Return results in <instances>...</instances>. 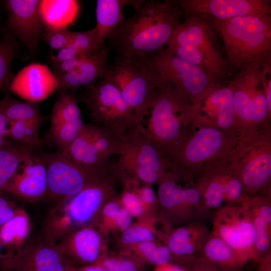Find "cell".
Returning a JSON list of instances; mask_svg holds the SVG:
<instances>
[{
    "instance_id": "obj_1",
    "label": "cell",
    "mask_w": 271,
    "mask_h": 271,
    "mask_svg": "<svg viewBox=\"0 0 271 271\" xmlns=\"http://www.w3.org/2000/svg\"><path fill=\"white\" fill-rule=\"evenodd\" d=\"M133 8V14L124 18L108 38L118 56H144L160 50L184 16L175 0H139Z\"/></svg>"
},
{
    "instance_id": "obj_2",
    "label": "cell",
    "mask_w": 271,
    "mask_h": 271,
    "mask_svg": "<svg viewBox=\"0 0 271 271\" xmlns=\"http://www.w3.org/2000/svg\"><path fill=\"white\" fill-rule=\"evenodd\" d=\"M207 20L221 41L232 75L240 70L271 60V15Z\"/></svg>"
},
{
    "instance_id": "obj_3",
    "label": "cell",
    "mask_w": 271,
    "mask_h": 271,
    "mask_svg": "<svg viewBox=\"0 0 271 271\" xmlns=\"http://www.w3.org/2000/svg\"><path fill=\"white\" fill-rule=\"evenodd\" d=\"M183 18L170 38L168 49L198 67L217 83L228 81L232 73L214 27L208 20L197 16Z\"/></svg>"
},
{
    "instance_id": "obj_4",
    "label": "cell",
    "mask_w": 271,
    "mask_h": 271,
    "mask_svg": "<svg viewBox=\"0 0 271 271\" xmlns=\"http://www.w3.org/2000/svg\"><path fill=\"white\" fill-rule=\"evenodd\" d=\"M180 142L166 156L170 172L189 177L232 158L238 138L195 120Z\"/></svg>"
},
{
    "instance_id": "obj_5",
    "label": "cell",
    "mask_w": 271,
    "mask_h": 271,
    "mask_svg": "<svg viewBox=\"0 0 271 271\" xmlns=\"http://www.w3.org/2000/svg\"><path fill=\"white\" fill-rule=\"evenodd\" d=\"M114 176L111 169L77 194L64 199L47 220V242L53 244L92 220L103 205L115 197Z\"/></svg>"
},
{
    "instance_id": "obj_6",
    "label": "cell",
    "mask_w": 271,
    "mask_h": 271,
    "mask_svg": "<svg viewBox=\"0 0 271 271\" xmlns=\"http://www.w3.org/2000/svg\"><path fill=\"white\" fill-rule=\"evenodd\" d=\"M107 78L117 87L137 117L143 122L162 89L158 74L149 55L116 56Z\"/></svg>"
},
{
    "instance_id": "obj_7",
    "label": "cell",
    "mask_w": 271,
    "mask_h": 271,
    "mask_svg": "<svg viewBox=\"0 0 271 271\" xmlns=\"http://www.w3.org/2000/svg\"><path fill=\"white\" fill-rule=\"evenodd\" d=\"M121 151L111 166L122 179L132 178L144 184L159 183L168 173L165 155L148 136L142 123L129 128L120 141Z\"/></svg>"
},
{
    "instance_id": "obj_8",
    "label": "cell",
    "mask_w": 271,
    "mask_h": 271,
    "mask_svg": "<svg viewBox=\"0 0 271 271\" xmlns=\"http://www.w3.org/2000/svg\"><path fill=\"white\" fill-rule=\"evenodd\" d=\"M150 138L165 156L183 139L194 119L192 103L168 88L161 90L150 110Z\"/></svg>"
},
{
    "instance_id": "obj_9",
    "label": "cell",
    "mask_w": 271,
    "mask_h": 271,
    "mask_svg": "<svg viewBox=\"0 0 271 271\" xmlns=\"http://www.w3.org/2000/svg\"><path fill=\"white\" fill-rule=\"evenodd\" d=\"M81 99L90 112L93 123L119 141L129 128L142 123L117 87L107 78L85 87Z\"/></svg>"
},
{
    "instance_id": "obj_10",
    "label": "cell",
    "mask_w": 271,
    "mask_h": 271,
    "mask_svg": "<svg viewBox=\"0 0 271 271\" xmlns=\"http://www.w3.org/2000/svg\"><path fill=\"white\" fill-rule=\"evenodd\" d=\"M234 148L230 166L240 180L244 198L252 196L271 177L269 136L253 128L243 130Z\"/></svg>"
},
{
    "instance_id": "obj_11",
    "label": "cell",
    "mask_w": 271,
    "mask_h": 271,
    "mask_svg": "<svg viewBox=\"0 0 271 271\" xmlns=\"http://www.w3.org/2000/svg\"><path fill=\"white\" fill-rule=\"evenodd\" d=\"M179 176L171 172L158 183V199L161 218L170 227L201 221L210 216L194 185L183 187L177 183Z\"/></svg>"
},
{
    "instance_id": "obj_12",
    "label": "cell",
    "mask_w": 271,
    "mask_h": 271,
    "mask_svg": "<svg viewBox=\"0 0 271 271\" xmlns=\"http://www.w3.org/2000/svg\"><path fill=\"white\" fill-rule=\"evenodd\" d=\"M149 56L162 88H170L191 102L209 87L219 84L197 66L172 53L167 46Z\"/></svg>"
},
{
    "instance_id": "obj_13",
    "label": "cell",
    "mask_w": 271,
    "mask_h": 271,
    "mask_svg": "<svg viewBox=\"0 0 271 271\" xmlns=\"http://www.w3.org/2000/svg\"><path fill=\"white\" fill-rule=\"evenodd\" d=\"M44 162L47 171L48 194L63 199L69 198L103 174L111 166L88 168L64 157L60 152L37 155Z\"/></svg>"
},
{
    "instance_id": "obj_14",
    "label": "cell",
    "mask_w": 271,
    "mask_h": 271,
    "mask_svg": "<svg viewBox=\"0 0 271 271\" xmlns=\"http://www.w3.org/2000/svg\"><path fill=\"white\" fill-rule=\"evenodd\" d=\"M263 64L240 70L229 80L236 122H263L270 115L261 80Z\"/></svg>"
},
{
    "instance_id": "obj_15",
    "label": "cell",
    "mask_w": 271,
    "mask_h": 271,
    "mask_svg": "<svg viewBox=\"0 0 271 271\" xmlns=\"http://www.w3.org/2000/svg\"><path fill=\"white\" fill-rule=\"evenodd\" d=\"M211 233L226 242L246 262H258L254 249V228L242 203L224 205L215 210Z\"/></svg>"
},
{
    "instance_id": "obj_16",
    "label": "cell",
    "mask_w": 271,
    "mask_h": 271,
    "mask_svg": "<svg viewBox=\"0 0 271 271\" xmlns=\"http://www.w3.org/2000/svg\"><path fill=\"white\" fill-rule=\"evenodd\" d=\"M121 146V142L104 128L93 123H85L77 138L66 150L60 153L81 166L99 168L107 165V160L111 156L118 155Z\"/></svg>"
},
{
    "instance_id": "obj_17",
    "label": "cell",
    "mask_w": 271,
    "mask_h": 271,
    "mask_svg": "<svg viewBox=\"0 0 271 271\" xmlns=\"http://www.w3.org/2000/svg\"><path fill=\"white\" fill-rule=\"evenodd\" d=\"M191 103L195 121L229 133L233 129L236 121L233 92L229 81L209 87Z\"/></svg>"
},
{
    "instance_id": "obj_18",
    "label": "cell",
    "mask_w": 271,
    "mask_h": 271,
    "mask_svg": "<svg viewBox=\"0 0 271 271\" xmlns=\"http://www.w3.org/2000/svg\"><path fill=\"white\" fill-rule=\"evenodd\" d=\"M184 16L195 15L205 19L271 15L270 0H175Z\"/></svg>"
},
{
    "instance_id": "obj_19",
    "label": "cell",
    "mask_w": 271,
    "mask_h": 271,
    "mask_svg": "<svg viewBox=\"0 0 271 271\" xmlns=\"http://www.w3.org/2000/svg\"><path fill=\"white\" fill-rule=\"evenodd\" d=\"M39 0H7L4 6L7 12V27L9 31L35 55L45 27L39 11Z\"/></svg>"
},
{
    "instance_id": "obj_20",
    "label": "cell",
    "mask_w": 271,
    "mask_h": 271,
    "mask_svg": "<svg viewBox=\"0 0 271 271\" xmlns=\"http://www.w3.org/2000/svg\"><path fill=\"white\" fill-rule=\"evenodd\" d=\"M58 87L57 78L47 65L33 63L15 76L9 90L25 101L37 103L47 98Z\"/></svg>"
},
{
    "instance_id": "obj_21",
    "label": "cell",
    "mask_w": 271,
    "mask_h": 271,
    "mask_svg": "<svg viewBox=\"0 0 271 271\" xmlns=\"http://www.w3.org/2000/svg\"><path fill=\"white\" fill-rule=\"evenodd\" d=\"M3 190L29 201L37 200L45 196L48 194V183L43 160L33 154L22 164Z\"/></svg>"
},
{
    "instance_id": "obj_22",
    "label": "cell",
    "mask_w": 271,
    "mask_h": 271,
    "mask_svg": "<svg viewBox=\"0 0 271 271\" xmlns=\"http://www.w3.org/2000/svg\"><path fill=\"white\" fill-rule=\"evenodd\" d=\"M71 266L56 246L47 242L26 246L2 269L5 271H68Z\"/></svg>"
},
{
    "instance_id": "obj_23",
    "label": "cell",
    "mask_w": 271,
    "mask_h": 271,
    "mask_svg": "<svg viewBox=\"0 0 271 271\" xmlns=\"http://www.w3.org/2000/svg\"><path fill=\"white\" fill-rule=\"evenodd\" d=\"M211 230L201 221H194L171 229L166 238V243L173 258L189 265L201 254L203 246Z\"/></svg>"
},
{
    "instance_id": "obj_24",
    "label": "cell",
    "mask_w": 271,
    "mask_h": 271,
    "mask_svg": "<svg viewBox=\"0 0 271 271\" xmlns=\"http://www.w3.org/2000/svg\"><path fill=\"white\" fill-rule=\"evenodd\" d=\"M108 48L104 44L89 57L82 58L74 70L55 74L58 83L57 90L62 93L86 87L107 78L111 70L108 64Z\"/></svg>"
},
{
    "instance_id": "obj_25",
    "label": "cell",
    "mask_w": 271,
    "mask_h": 271,
    "mask_svg": "<svg viewBox=\"0 0 271 271\" xmlns=\"http://www.w3.org/2000/svg\"><path fill=\"white\" fill-rule=\"evenodd\" d=\"M102 245L98 231L85 226L66 235L55 246L65 257L88 265L95 263L103 255Z\"/></svg>"
},
{
    "instance_id": "obj_26",
    "label": "cell",
    "mask_w": 271,
    "mask_h": 271,
    "mask_svg": "<svg viewBox=\"0 0 271 271\" xmlns=\"http://www.w3.org/2000/svg\"><path fill=\"white\" fill-rule=\"evenodd\" d=\"M242 205L251 219L255 233L254 249L258 262L270 251L271 203L268 198L251 196Z\"/></svg>"
},
{
    "instance_id": "obj_27",
    "label": "cell",
    "mask_w": 271,
    "mask_h": 271,
    "mask_svg": "<svg viewBox=\"0 0 271 271\" xmlns=\"http://www.w3.org/2000/svg\"><path fill=\"white\" fill-rule=\"evenodd\" d=\"M31 231L29 215L22 208H16L13 216L0 228V242L3 248L0 265L3 267L16 257L25 248Z\"/></svg>"
},
{
    "instance_id": "obj_28",
    "label": "cell",
    "mask_w": 271,
    "mask_h": 271,
    "mask_svg": "<svg viewBox=\"0 0 271 271\" xmlns=\"http://www.w3.org/2000/svg\"><path fill=\"white\" fill-rule=\"evenodd\" d=\"M138 0H98L96 8L95 29L99 48L102 47L116 28L124 18V7H132Z\"/></svg>"
},
{
    "instance_id": "obj_29",
    "label": "cell",
    "mask_w": 271,
    "mask_h": 271,
    "mask_svg": "<svg viewBox=\"0 0 271 271\" xmlns=\"http://www.w3.org/2000/svg\"><path fill=\"white\" fill-rule=\"evenodd\" d=\"M227 162L213 165L199 175L194 184L206 206L215 210L224 205L223 172Z\"/></svg>"
},
{
    "instance_id": "obj_30",
    "label": "cell",
    "mask_w": 271,
    "mask_h": 271,
    "mask_svg": "<svg viewBox=\"0 0 271 271\" xmlns=\"http://www.w3.org/2000/svg\"><path fill=\"white\" fill-rule=\"evenodd\" d=\"M200 256L218 268L235 271L241 269L246 263L226 242L211 233Z\"/></svg>"
},
{
    "instance_id": "obj_31",
    "label": "cell",
    "mask_w": 271,
    "mask_h": 271,
    "mask_svg": "<svg viewBox=\"0 0 271 271\" xmlns=\"http://www.w3.org/2000/svg\"><path fill=\"white\" fill-rule=\"evenodd\" d=\"M39 11L45 28H67L77 17L79 3L73 0L40 1Z\"/></svg>"
},
{
    "instance_id": "obj_32",
    "label": "cell",
    "mask_w": 271,
    "mask_h": 271,
    "mask_svg": "<svg viewBox=\"0 0 271 271\" xmlns=\"http://www.w3.org/2000/svg\"><path fill=\"white\" fill-rule=\"evenodd\" d=\"M36 148L11 139L0 150V191Z\"/></svg>"
},
{
    "instance_id": "obj_33",
    "label": "cell",
    "mask_w": 271,
    "mask_h": 271,
    "mask_svg": "<svg viewBox=\"0 0 271 271\" xmlns=\"http://www.w3.org/2000/svg\"><path fill=\"white\" fill-rule=\"evenodd\" d=\"M0 107L9 122L21 120L42 125L47 119L37 103L18 100L9 95L0 100Z\"/></svg>"
},
{
    "instance_id": "obj_34",
    "label": "cell",
    "mask_w": 271,
    "mask_h": 271,
    "mask_svg": "<svg viewBox=\"0 0 271 271\" xmlns=\"http://www.w3.org/2000/svg\"><path fill=\"white\" fill-rule=\"evenodd\" d=\"M18 43L10 36L0 38V92L9 90L15 75L12 64L19 50Z\"/></svg>"
},
{
    "instance_id": "obj_35",
    "label": "cell",
    "mask_w": 271,
    "mask_h": 271,
    "mask_svg": "<svg viewBox=\"0 0 271 271\" xmlns=\"http://www.w3.org/2000/svg\"><path fill=\"white\" fill-rule=\"evenodd\" d=\"M80 118H81V112L75 96L66 92L61 93L52 108L51 126Z\"/></svg>"
},
{
    "instance_id": "obj_36",
    "label": "cell",
    "mask_w": 271,
    "mask_h": 271,
    "mask_svg": "<svg viewBox=\"0 0 271 271\" xmlns=\"http://www.w3.org/2000/svg\"><path fill=\"white\" fill-rule=\"evenodd\" d=\"M134 254L144 262L155 266L171 262L173 258L166 242L160 243L156 241L145 242L133 245Z\"/></svg>"
},
{
    "instance_id": "obj_37",
    "label": "cell",
    "mask_w": 271,
    "mask_h": 271,
    "mask_svg": "<svg viewBox=\"0 0 271 271\" xmlns=\"http://www.w3.org/2000/svg\"><path fill=\"white\" fill-rule=\"evenodd\" d=\"M84 123L81 118L75 121L51 126L50 136L54 145L62 152L77 138L81 131Z\"/></svg>"
},
{
    "instance_id": "obj_38",
    "label": "cell",
    "mask_w": 271,
    "mask_h": 271,
    "mask_svg": "<svg viewBox=\"0 0 271 271\" xmlns=\"http://www.w3.org/2000/svg\"><path fill=\"white\" fill-rule=\"evenodd\" d=\"M41 125L34 122L21 120L10 121L9 138L38 148L40 145L39 131Z\"/></svg>"
},
{
    "instance_id": "obj_39",
    "label": "cell",
    "mask_w": 271,
    "mask_h": 271,
    "mask_svg": "<svg viewBox=\"0 0 271 271\" xmlns=\"http://www.w3.org/2000/svg\"><path fill=\"white\" fill-rule=\"evenodd\" d=\"M223 185L224 205H234L241 204L244 199L242 185L233 172L230 163L226 165L224 168Z\"/></svg>"
},
{
    "instance_id": "obj_40",
    "label": "cell",
    "mask_w": 271,
    "mask_h": 271,
    "mask_svg": "<svg viewBox=\"0 0 271 271\" xmlns=\"http://www.w3.org/2000/svg\"><path fill=\"white\" fill-rule=\"evenodd\" d=\"M95 263L107 271H144V262L134 255L107 256L102 255Z\"/></svg>"
},
{
    "instance_id": "obj_41",
    "label": "cell",
    "mask_w": 271,
    "mask_h": 271,
    "mask_svg": "<svg viewBox=\"0 0 271 271\" xmlns=\"http://www.w3.org/2000/svg\"><path fill=\"white\" fill-rule=\"evenodd\" d=\"M139 223L132 224L123 231L121 240L126 245H134L139 243L156 241V230L153 225Z\"/></svg>"
},
{
    "instance_id": "obj_42",
    "label": "cell",
    "mask_w": 271,
    "mask_h": 271,
    "mask_svg": "<svg viewBox=\"0 0 271 271\" xmlns=\"http://www.w3.org/2000/svg\"><path fill=\"white\" fill-rule=\"evenodd\" d=\"M72 33L66 27L45 28L40 39L51 49L60 50L72 43Z\"/></svg>"
},
{
    "instance_id": "obj_43",
    "label": "cell",
    "mask_w": 271,
    "mask_h": 271,
    "mask_svg": "<svg viewBox=\"0 0 271 271\" xmlns=\"http://www.w3.org/2000/svg\"><path fill=\"white\" fill-rule=\"evenodd\" d=\"M72 42L77 47L79 55L87 57L100 49L94 27L84 32H73Z\"/></svg>"
},
{
    "instance_id": "obj_44",
    "label": "cell",
    "mask_w": 271,
    "mask_h": 271,
    "mask_svg": "<svg viewBox=\"0 0 271 271\" xmlns=\"http://www.w3.org/2000/svg\"><path fill=\"white\" fill-rule=\"evenodd\" d=\"M136 190L146 211L148 208L156 209L159 206L157 195L151 185L144 184L140 186L139 181H138L136 185Z\"/></svg>"
},
{
    "instance_id": "obj_45",
    "label": "cell",
    "mask_w": 271,
    "mask_h": 271,
    "mask_svg": "<svg viewBox=\"0 0 271 271\" xmlns=\"http://www.w3.org/2000/svg\"><path fill=\"white\" fill-rule=\"evenodd\" d=\"M122 206L119 200L115 197L107 201L102 207L100 212L103 224L110 226L111 222L119 212Z\"/></svg>"
},
{
    "instance_id": "obj_46",
    "label": "cell",
    "mask_w": 271,
    "mask_h": 271,
    "mask_svg": "<svg viewBox=\"0 0 271 271\" xmlns=\"http://www.w3.org/2000/svg\"><path fill=\"white\" fill-rule=\"evenodd\" d=\"M6 193L4 190L0 191V228L13 216L16 209Z\"/></svg>"
},
{
    "instance_id": "obj_47",
    "label": "cell",
    "mask_w": 271,
    "mask_h": 271,
    "mask_svg": "<svg viewBox=\"0 0 271 271\" xmlns=\"http://www.w3.org/2000/svg\"><path fill=\"white\" fill-rule=\"evenodd\" d=\"M79 56L78 49L72 42L60 49L56 55L51 54L49 59L52 65L71 60Z\"/></svg>"
},
{
    "instance_id": "obj_48",
    "label": "cell",
    "mask_w": 271,
    "mask_h": 271,
    "mask_svg": "<svg viewBox=\"0 0 271 271\" xmlns=\"http://www.w3.org/2000/svg\"><path fill=\"white\" fill-rule=\"evenodd\" d=\"M132 217L130 213L122 207L110 226L124 231L132 225Z\"/></svg>"
},
{
    "instance_id": "obj_49",
    "label": "cell",
    "mask_w": 271,
    "mask_h": 271,
    "mask_svg": "<svg viewBox=\"0 0 271 271\" xmlns=\"http://www.w3.org/2000/svg\"><path fill=\"white\" fill-rule=\"evenodd\" d=\"M83 58L85 57L79 56L68 61L52 64L54 70V74H63L74 70Z\"/></svg>"
},
{
    "instance_id": "obj_50",
    "label": "cell",
    "mask_w": 271,
    "mask_h": 271,
    "mask_svg": "<svg viewBox=\"0 0 271 271\" xmlns=\"http://www.w3.org/2000/svg\"><path fill=\"white\" fill-rule=\"evenodd\" d=\"M189 271H218V268L199 256L190 265Z\"/></svg>"
},
{
    "instance_id": "obj_51",
    "label": "cell",
    "mask_w": 271,
    "mask_h": 271,
    "mask_svg": "<svg viewBox=\"0 0 271 271\" xmlns=\"http://www.w3.org/2000/svg\"><path fill=\"white\" fill-rule=\"evenodd\" d=\"M154 271H189V269L181 265L169 262L156 266Z\"/></svg>"
},
{
    "instance_id": "obj_52",
    "label": "cell",
    "mask_w": 271,
    "mask_h": 271,
    "mask_svg": "<svg viewBox=\"0 0 271 271\" xmlns=\"http://www.w3.org/2000/svg\"><path fill=\"white\" fill-rule=\"evenodd\" d=\"M9 122L0 107V136L9 138Z\"/></svg>"
},
{
    "instance_id": "obj_53",
    "label": "cell",
    "mask_w": 271,
    "mask_h": 271,
    "mask_svg": "<svg viewBox=\"0 0 271 271\" xmlns=\"http://www.w3.org/2000/svg\"><path fill=\"white\" fill-rule=\"evenodd\" d=\"M76 270L77 271H107L103 266L97 263L85 265Z\"/></svg>"
},
{
    "instance_id": "obj_54",
    "label": "cell",
    "mask_w": 271,
    "mask_h": 271,
    "mask_svg": "<svg viewBox=\"0 0 271 271\" xmlns=\"http://www.w3.org/2000/svg\"><path fill=\"white\" fill-rule=\"evenodd\" d=\"M259 268L260 271H271L270 265L263 266Z\"/></svg>"
},
{
    "instance_id": "obj_55",
    "label": "cell",
    "mask_w": 271,
    "mask_h": 271,
    "mask_svg": "<svg viewBox=\"0 0 271 271\" xmlns=\"http://www.w3.org/2000/svg\"><path fill=\"white\" fill-rule=\"evenodd\" d=\"M3 249V247L2 244L1 242H0V265H1V260H2V256L3 254V253H2Z\"/></svg>"
},
{
    "instance_id": "obj_56",
    "label": "cell",
    "mask_w": 271,
    "mask_h": 271,
    "mask_svg": "<svg viewBox=\"0 0 271 271\" xmlns=\"http://www.w3.org/2000/svg\"><path fill=\"white\" fill-rule=\"evenodd\" d=\"M68 271H77L76 269H75L74 267H73L72 265L70 267Z\"/></svg>"
},
{
    "instance_id": "obj_57",
    "label": "cell",
    "mask_w": 271,
    "mask_h": 271,
    "mask_svg": "<svg viewBox=\"0 0 271 271\" xmlns=\"http://www.w3.org/2000/svg\"><path fill=\"white\" fill-rule=\"evenodd\" d=\"M218 271H235V270H229V269H221L218 268Z\"/></svg>"
},
{
    "instance_id": "obj_58",
    "label": "cell",
    "mask_w": 271,
    "mask_h": 271,
    "mask_svg": "<svg viewBox=\"0 0 271 271\" xmlns=\"http://www.w3.org/2000/svg\"><path fill=\"white\" fill-rule=\"evenodd\" d=\"M3 4H4L3 1H0V13H1V9L2 6Z\"/></svg>"
},
{
    "instance_id": "obj_59",
    "label": "cell",
    "mask_w": 271,
    "mask_h": 271,
    "mask_svg": "<svg viewBox=\"0 0 271 271\" xmlns=\"http://www.w3.org/2000/svg\"><path fill=\"white\" fill-rule=\"evenodd\" d=\"M0 271H5L0 268Z\"/></svg>"
}]
</instances>
